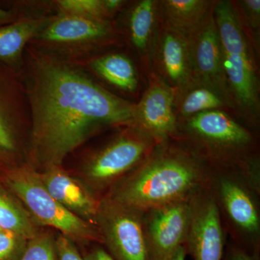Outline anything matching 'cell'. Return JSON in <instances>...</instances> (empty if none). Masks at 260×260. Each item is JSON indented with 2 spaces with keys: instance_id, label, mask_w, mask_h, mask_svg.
<instances>
[{
  "instance_id": "6da1fadb",
  "label": "cell",
  "mask_w": 260,
  "mask_h": 260,
  "mask_svg": "<svg viewBox=\"0 0 260 260\" xmlns=\"http://www.w3.org/2000/svg\"><path fill=\"white\" fill-rule=\"evenodd\" d=\"M29 65L28 153L36 169L62 166L68 155L102 126L133 124L135 104L80 70L40 53H32Z\"/></svg>"
},
{
  "instance_id": "7a4b0ae2",
  "label": "cell",
  "mask_w": 260,
  "mask_h": 260,
  "mask_svg": "<svg viewBox=\"0 0 260 260\" xmlns=\"http://www.w3.org/2000/svg\"><path fill=\"white\" fill-rule=\"evenodd\" d=\"M201 177L194 159L181 152L162 150L119 183L109 198L143 213L186 199Z\"/></svg>"
},
{
  "instance_id": "3957f363",
  "label": "cell",
  "mask_w": 260,
  "mask_h": 260,
  "mask_svg": "<svg viewBox=\"0 0 260 260\" xmlns=\"http://www.w3.org/2000/svg\"><path fill=\"white\" fill-rule=\"evenodd\" d=\"M5 183L39 226L53 228L73 242L102 243L96 225L65 209L48 191L40 172L23 164L7 173Z\"/></svg>"
},
{
  "instance_id": "277c9868",
  "label": "cell",
  "mask_w": 260,
  "mask_h": 260,
  "mask_svg": "<svg viewBox=\"0 0 260 260\" xmlns=\"http://www.w3.org/2000/svg\"><path fill=\"white\" fill-rule=\"evenodd\" d=\"M153 139L133 127L98 150L84 164L83 181L92 189H104L140 165Z\"/></svg>"
},
{
  "instance_id": "5b68a950",
  "label": "cell",
  "mask_w": 260,
  "mask_h": 260,
  "mask_svg": "<svg viewBox=\"0 0 260 260\" xmlns=\"http://www.w3.org/2000/svg\"><path fill=\"white\" fill-rule=\"evenodd\" d=\"M141 213L109 197L101 200L95 225L114 260H150Z\"/></svg>"
},
{
  "instance_id": "8992f818",
  "label": "cell",
  "mask_w": 260,
  "mask_h": 260,
  "mask_svg": "<svg viewBox=\"0 0 260 260\" xmlns=\"http://www.w3.org/2000/svg\"><path fill=\"white\" fill-rule=\"evenodd\" d=\"M143 219L150 260H169L184 246L190 228L191 203L187 199L146 212Z\"/></svg>"
},
{
  "instance_id": "52a82bcc",
  "label": "cell",
  "mask_w": 260,
  "mask_h": 260,
  "mask_svg": "<svg viewBox=\"0 0 260 260\" xmlns=\"http://www.w3.org/2000/svg\"><path fill=\"white\" fill-rule=\"evenodd\" d=\"M193 139L220 156L239 153L251 143V135L223 110L208 111L184 119Z\"/></svg>"
},
{
  "instance_id": "ba28073f",
  "label": "cell",
  "mask_w": 260,
  "mask_h": 260,
  "mask_svg": "<svg viewBox=\"0 0 260 260\" xmlns=\"http://www.w3.org/2000/svg\"><path fill=\"white\" fill-rule=\"evenodd\" d=\"M191 79L208 85L225 97L233 107L223 68V52L213 18V11L189 39Z\"/></svg>"
},
{
  "instance_id": "9c48e42d",
  "label": "cell",
  "mask_w": 260,
  "mask_h": 260,
  "mask_svg": "<svg viewBox=\"0 0 260 260\" xmlns=\"http://www.w3.org/2000/svg\"><path fill=\"white\" fill-rule=\"evenodd\" d=\"M175 92L159 79L153 80L135 104L132 126L153 140L165 139L177 129Z\"/></svg>"
},
{
  "instance_id": "30bf717a",
  "label": "cell",
  "mask_w": 260,
  "mask_h": 260,
  "mask_svg": "<svg viewBox=\"0 0 260 260\" xmlns=\"http://www.w3.org/2000/svg\"><path fill=\"white\" fill-rule=\"evenodd\" d=\"M189 234L184 244L193 260H222L224 237L216 203L205 198L191 203Z\"/></svg>"
},
{
  "instance_id": "8fae6325",
  "label": "cell",
  "mask_w": 260,
  "mask_h": 260,
  "mask_svg": "<svg viewBox=\"0 0 260 260\" xmlns=\"http://www.w3.org/2000/svg\"><path fill=\"white\" fill-rule=\"evenodd\" d=\"M40 177L49 194L65 209L95 225L101 200L83 180L73 177L62 166L48 168Z\"/></svg>"
},
{
  "instance_id": "7c38bea8",
  "label": "cell",
  "mask_w": 260,
  "mask_h": 260,
  "mask_svg": "<svg viewBox=\"0 0 260 260\" xmlns=\"http://www.w3.org/2000/svg\"><path fill=\"white\" fill-rule=\"evenodd\" d=\"M223 68L233 107L239 108L244 115L251 119L257 117L259 88L252 53L223 52Z\"/></svg>"
},
{
  "instance_id": "4fadbf2b",
  "label": "cell",
  "mask_w": 260,
  "mask_h": 260,
  "mask_svg": "<svg viewBox=\"0 0 260 260\" xmlns=\"http://www.w3.org/2000/svg\"><path fill=\"white\" fill-rule=\"evenodd\" d=\"M153 59L158 79L175 93L190 81L189 42L179 34L162 27L158 32Z\"/></svg>"
},
{
  "instance_id": "5bb4252c",
  "label": "cell",
  "mask_w": 260,
  "mask_h": 260,
  "mask_svg": "<svg viewBox=\"0 0 260 260\" xmlns=\"http://www.w3.org/2000/svg\"><path fill=\"white\" fill-rule=\"evenodd\" d=\"M112 25L107 20L60 13L48 21L36 38L52 45H85L104 42L112 36Z\"/></svg>"
},
{
  "instance_id": "9a60e30c",
  "label": "cell",
  "mask_w": 260,
  "mask_h": 260,
  "mask_svg": "<svg viewBox=\"0 0 260 260\" xmlns=\"http://www.w3.org/2000/svg\"><path fill=\"white\" fill-rule=\"evenodd\" d=\"M215 1L162 0L159 2L162 27L189 41L213 11Z\"/></svg>"
},
{
  "instance_id": "2e32d148",
  "label": "cell",
  "mask_w": 260,
  "mask_h": 260,
  "mask_svg": "<svg viewBox=\"0 0 260 260\" xmlns=\"http://www.w3.org/2000/svg\"><path fill=\"white\" fill-rule=\"evenodd\" d=\"M159 2L140 0L132 8L129 16L130 40L143 58L150 60L158 35Z\"/></svg>"
},
{
  "instance_id": "e0dca14e",
  "label": "cell",
  "mask_w": 260,
  "mask_h": 260,
  "mask_svg": "<svg viewBox=\"0 0 260 260\" xmlns=\"http://www.w3.org/2000/svg\"><path fill=\"white\" fill-rule=\"evenodd\" d=\"M220 194L228 215L239 229L248 234L259 230V217L250 195L240 184L230 179L220 183Z\"/></svg>"
},
{
  "instance_id": "ac0fdd59",
  "label": "cell",
  "mask_w": 260,
  "mask_h": 260,
  "mask_svg": "<svg viewBox=\"0 0 260 260\" xmlns=\"http://www.w3.org/2000/svg\"><path fill=\"white\" fill-rule=\"evenodd\" d=\"M177 99V114L186 119L191 116L208 112L223 110L231 107L225 97L218 90L208 85L191 80L185 87L176 92Z\"/></svg>"
},
{
  "instance_id": "d6986e66",
  "label": "cell",
  "mask_w": 260,
  "mask_h": 260,
  "mask_svg": "<svg viewBox=\"0 0 260 260\" xmlns=\"http://www.w3.org/2000/svg\"><path fill=\"white\" fill-rule=\"evenodd\" d=\"M90 68L98 75L116 88L133 93L139 80L133 61L121 54H107L93 59Z\"/></svg>"
},
{
  "instance_id": "ffe728a7",
  "label": "cell",
  "mask_w": 260,
  "mask_h": 260,
  "mask_svg": "<svg viewBox=\"0 0 260 260\" xmlns=\"http://www.w3.org/2000/svg\"><path fill=\"white\" fill-rule=\"evenodd\" d=\"M48 21L25 19L0 27V59L10 62L18 60L27 43L37 37Z\"/></svg>"
},
{
  "instance_id": "44dd1931",
  "label": "cell",
  "mask_w": 260,
  "mask_h": 260,
  "mask_svg": "<svg viewBox=\"0 0 260 260\" xmlns=\"http://www.w3.org/2000/svg\"><path fill=\"white\" fill-rule=\"evenodd\" d=\"M0 228L18 235L32 239L41 232L39 225L18 200L0 190Z\"/></svg>"
},
{
  "instance_id": "7402d4cb",
  "label": "cell",
  "mask_w": 260,
  "mask_h": 260,
  "mask_svg": "<svg viewBox=\"0 0 260 260\" xmlns=\"http://www.w3.org/2000/svg\"><path fill=\"white\" fill-rule=\"evenodd\" d=\"M55 4L61 14L99 20H107L110 17L104 0H58Z\"/></svg>"
},
{
  "instance_id": "603a6c76",
  "label": "cell",
  "mask_w": 260,
  "mask_h": 260,
  "mask_svg": "<svg viewBox=\"0 0 260 260\" xmlns=\"http://www.w3.org/2000/svg\"><path fill=\"white\" fill-rule=\"evenodd\" d=\"M20 260H59L55 239L49 232H41L28 240Z\"/></svg>"
},
{
  "instance_id": "cb8c5ba5",
  "label": "cell",
  "mask_w": 260,
  "mask_h": 260,
  "mask_svg": "<svg viewBox=\"0 0 260 260\" xmlns=\"http://www.w3.org/2000/svg\"><path fill=\"white\" fill-rule=\"evenodd\" d=\"M234 5L243 29L246 28L256 45L259 44L260 28L259 0H243Z\"/></svg>"
},
{
  "instance_id": "d4e9b609",
  "label": "cell",
  "mask_w": 260,
  "mask_h": 260,
  "mask_svg": "<svg viewBox=\"0 0 260 260\" xmlns=\"http://www.w3.org/2000/svg\"><path fill=\"white\" fill-rule=\"evenodd\" d=\"M28 240L14 232L0 230V260H20Z\"/></svg>"
},
{
  "instance_id": "484cf974",
  "label": "cell",
  "mask_w": 260,
  "mask_h": 260,
  "mask_svg": "<svg viewBox=\"0 0 260 260\" xmlns=\"http://www.w3.org/2000/svg\"><path fill=\"white\" fill-rule=\"evenodd\" d=\"M56 253L59 260H84L75 243L59 234L55 239Z\"/></svg>"
},
{
  "instance_id": "4316f807",
  "label": "cell",
  "mask_w": 260,
  "mask_h": 260,
  "mask_svg": "<svg viewBox=\"0 0 260 260\" xmlns=\"http://www.w3.org/2000/svg\"><path fill=\"white\" fill-rule=\"evenodd\" d=\"M7 114L8 112L0 104V149L11 151L15 149V140Z\"/></svg>"
},
{
  "instance_id": "83f0119b",
  "label": "cell",
  "mask_w": 260,
  "mask_h": 260,
  "mask_svg": "<svg viewBox=\"0 0 260 260\" xmlns=\"http://www.w3.org/2000/svg\"><path fill=\"white\" fill-rule=\"evenodd\" d=\"M225 260H259L257 256L239 248H232L228 251Z\"/></svg>"
},
{
  "instance_id": "f1b7e54d",
  "label": "cell",
  "mask_w": 260,
  "mask_h": 260,
  "mask_svg": "<svg viewBox=\"0 0 260 260\" xmlns=\"http://www.w3.org/2000/svg\"><path fill=\"white\" fill-rule=\"evenodd\" d=\"M84 260H114L110 254L102 247H94L83 254Z\"/></svg>"
},
{
  "instance_id": "f546056e",
  "label": "cell",
  "mask_w": 260,
  "mask_h": 260,
  "mask_svg": "<svg viewBox=\"0 0 260 260\" xmlns=\"http://www.w3.org/2000/svg\"><path fill=\"white\" fill-rule=\"evenodd\" d=\"M125 3L123 0H104L106 9L110 17L119 11L125 5Z\"/></svg>"
},
{
  "instance_id": "4dcf8cb0",
  "label": "cell",
  "mask_w": 260,
  "mask_h": 260,
  "mask_svg": "<svg viewBox=\"0 0 260 260\" xmlns=\"http://www.w3.org/2000/svg\"><path fill=\"white\" fill-rule=\"evenodd\" d=\"M186 254L187 253H186L185 247L183 246L178 249L177 252L169 260H185Z\"/></svg>"
},
{
  "instance_id": "1f68e13d",
  "label": "cell",
  "mask_w": 260,
  "mask_h": 260,
  "mask_svg": "<svg viewBox=\"0 0 260 260\" xmlns=\"http://www.w3.org/2000/svg\"><path fill=\"white\" fill-rule=\"evenodd\" d=\"M12 16L13 15L9 12L5 11V10L0 8V24L5 23L7 22L8 23Z\"/></svg>"
},
{
  "instance_id": "d6a6232c",
  "label": "cell",
  "mask_w": 260,
  "mask_h": 260,
  "mask_svg": "<svg viewBox=\"0 0 260 260\" xmlns=\"http://www.w3.org/2000/svg\"><path fill=\"white\" fill-rule=\"evenodd\" d=\"M0 230H2V229H1V228H0Z\"/></svg>"
}]
</instances>
